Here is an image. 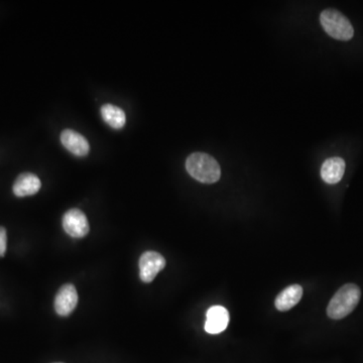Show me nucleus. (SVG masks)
Masks as SVG:
<instances>
[{"label":"nucleus","mask_w":363,"mask_h":363,"mask_svg":"<svg viewBox=\"0 0 363 363\" xmlns=\"http://www.w3.org/2000/svg\"><path fill=\"white\" fill-rule=\"evenodd\" d=\"M190 176L204 184L216 183L221 177V168L216 160L204 153H192L186 161Z\"/></svg>","instance_id":"nucleus-1"},{"label":"nucleus","mask_w":363,"mask_h":363,"mask_svg":"<svg viewBox=\"0 0 363 363\" xmlns=\"http://www.w3.org/2000/svg\"><path fill=\"white\" fill-rule=\"evenodd\" d=\"M360 296L362 292L358 286L353 284L343 286L331 299L327 314L331 319H342L356 308L360 303Z\"/></svg>","instance_id":"nucleus-2"},{"label":"nucleus","mask_w":363,"mask_h":363,"mask_svg":"<svg viewBox=\"0 0 363 363\" xmlns=\"http://www.w3.org/2000/svg\"><path fill=\"white\" fill-rule=\"evenodd\" d=\"M322 27L327 34L339 40H351L354 35L353 27L349 19L338 10H326L320 16Z\"/></svg>","instance_id":"nucleus-3"},{"label":"nucleus","mask_w":363,"mask_h":363,"mask_svg":"<svg viewBox=\"0 0 363 363\" xmlns=\"http://www.w3.org/2000/svg\"><path fill=\"white\" fill-rule=\"evenodd\" d=\"M63 228L66 234L74 238H82L89 234V223L86 215L79 209H71L64 214Z\"/></svg>","instance_id":"nucleus-4"},{"label":"nucleus","mask_w":363,"mask_h":363,"mask_svg":"<svg viewBox=\"0 0 363 363\" xmlns=\"http://www.w3.org/2000/svg\"><path fill=\"white\" fill-rule=\"evenodd\" d=\"M166 260L155 251H147L140 258V277L144 283H151L158 273L164 270Z\"/></svg>","instance_id":"nucleus-5"},{"label":"nucleus","mask_w":363,"mask_h":363,"mask_svg":"<svg viewBox=\"0 0 363 363\" xmlns=\"http://www.w3.org/2000/svg\"><path fill=\"white\" fill-rule=\"evenodd\" d=\"M78 304V292L73 285L63 286L55 298V310L58 315H70Z\"/></svg>","instance_id":"nucleus-6"},{"label":"nucleus","mask_w":363,"mask_h":363,"mask_svg":"<svg viewBox=\"0 0 363 363\" xmlns=\"http://www.w3.org/2000/svg\"><path fill=\"white\" fill-rule=\"evenodd\" d=\"M205 331L209 334H219L227 328L229 313L222 306H213L207 311Z\"/></svg>","instance_id":"nucleus-7"},{"label":"nucleus","mask_w":363,"mask_h":363,"mask_svg":"<svg viewBox=\"0 0 363 363\" xmlns=\"http://www.w3.org/2000/svg\"><path fill=\"white\" fill-rule=\"evenodd\" d=\"M61 142L70 153L77 157H85L90 151L88 140L82 134L72 129H66L62 132Z\"/></svg>","instance_id":"nucleus-8"},{"label":"nucleus","mask_w":363,"mask_h":363,"mask_svg":"<svg viewBox=\"0 0 363 363\" xmlns=\"http://www.w3.org/2000/svg\"><path fill=\"white\" fill-rule=\"evenodd\" d=\"M40 187H42V183L38 176L32 173H23L19 175L14 182L12 190L16 197H27V196L35 195L40 191Z\"/></svg>","instance_id":"nucleus-9"},{"label":"nucleus","mask_w":363,"mask_h":363,"mask_svg":"<svg viewBox=\"0 0 363 363\" xmlns=\"http://www.w3.org/2000/svg\"><path fill=\"white\" fill-rule=\"evenodd\" d=\"M345 173V162L341 158H329L321 168V177L327 184H337L342 180Z\"/></svg>","instance_id":"nucleus-10"},{"label":"nucleus","mask_w":363,"mask_h":363,"mask_svg":"<svg viewBox=\"0 0 363 363\" xmlns=\"http://www.w3.org/2000/svg\"><path fill=\"white\" fill-rule=\"evenodd\" d=\"M303 296V289L301 286L292 285L286 288L283 292H279L275 299V307L279 311L286 312L296 306Z\"/></svg>","instance_id":"nucleus-11"},{"label":"nucleus","mask_w":363,"mask_h":363,"mask_svg":"<svg viewBox=\"0 0 363 363\" xmlns=\"http://www.w3.org/2000/svg\"><path fill=\"white\" fill-rule=\"evenodd\" d=\"M101 115L103 121L114 129H121L127 123V115L123 109L112 105V104H105L101 108Z\"/></svg>","instance_id":"nucleus-12"},{"label":"nucleus","mask_w":363,"mask_h":363,"mask_svg":"<svg viewBox=\"0 0 363 363\" xmlns=\"http://www.w3.org/2000/svg\"><path fill=\"white\" fill-rule=\"evenodd\" d=\"M8 247V236H6L5 228L0 227V258L6 253Z\"/></svg>","instance_id":"nucleus-13"}]
</instances>
